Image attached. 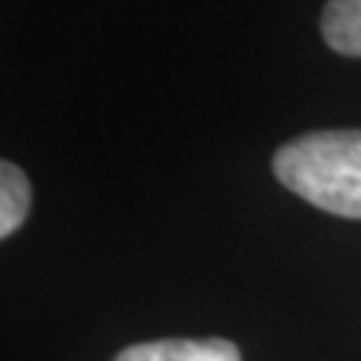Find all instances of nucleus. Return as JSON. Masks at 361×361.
Returning a JSON list of instances; mask_svg holds the SVG:
<instances>
[{
    "label": "nucleus",
    "mask_w": 361,
    "mask_h": 361,
    "mask_svg": "<svg viewBox=\"0 0 361 361\" xmlns=\"http://www.w3.org/2000/svg\"><path fill=\"white\" fill-rule=\"evenodd\" d=\"M277 180L313 208L361 220V130H319L286 142L271 160Z\"/></svg>",
    "instance_id": "f257e3e1"
},
{
    "label": "nucleus",
    "mask_w": 361,
    "mask_h": 361,
    "mask_svg": "<svg viewBox=\"0 0 361 361\" xmlns=\"http://www.w3.org/2000/svg\"><path fill=\"white\" fill-rule=\"evenodd\" d=\"M115 361H241L238 346L223 337L202 341H154L121 349Z\"/></svg>",
    "instance_id": "f03ea898"
},
{
    "label": "nucleus",
    "mask_w": 361,
    "mask_h": 361,
    "mask_svg": "<svg viewBox=\"0 0 361 361\" xmlns=\"http://www.w3.org/2000/svg\"><path fill=\"white\" fill-rule=\"evenodd\" d=\"M322 37L337 54L361 58V0H329L322 9Z\"/></svg>",
    "instance_id": "7ed1b4c3"
},
{
    "label": "nucleus",
    "mask_w": 361,
    "mask_h": 361,
    "mask_svg": "<svg viewBox=\"0 0 361 361\" xmlns=\"http://www.w3.org/2000/svg\"><path fill=\"white\" fill-rule=\"evenodd\" d=\"M30 180L13 160L0 163V238H9L21 229L30 214Z\"/></svg>",
    "instance_id": "20e7f679"
}]
</instances>
